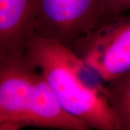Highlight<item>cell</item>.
<instances>
[{"label": "cell", "instance_id": "obj_7", "mask_svg": "<svg viewBox=\"0 0 130 130\" xmlns=\"http://www.w3.org/2000/svg\"><path fill=\"white\" fill-rule=\"evenodd\" d=\"M129 12L130 0H98L97 23L95 27Z\"/></svg>", "mask_w": 130, "mask_h": 130}, {"label": "cell", "instance_id": "obj_1", "mask_svg": "<svg viewBox=\"0 0 130 130\" xmlns=\"http://www.w3.org/2000/svg\"><path fill=\"white\" fill-rule=\"evenodd\" d=\"M23 56L45 77L70 115L90 129L121 130L106 83L70 47L32 34Z\"/></svg>", "mask_w": 130, "mask_h": 130}, {"label": "cell", "instance_id": "obj_6", "mask_svg": "<svg viewBox=\"0 0 130 130\" xmlns=\"http://www.w3.org/2000/svg\"><path fill=\"white\" fill-rule=\"evenodd\" d=\"M106 89L121 130H130V71L106 83Z\"/></svg>", "mask_w": 130, "mask_h": 130}, {"label": "cell", "instance_id": "obj_4", "mask_svg": "<svg viewBox=\"0 0 130 130\" xmlns=\"http://www.w3.org/2000/svg\"><path fill=\"white\" fill-rule=\"evenodd\" d=\"M98 0H32V34L71 47L97 23Z\"/></svg>", "mask_w": 130, "mask_h": 130}, {"label": "cell", "instance_id": "obj_5", "mask_svg": "<svg viewBox=\"0 0 130 130\" xmlns=\"http://www.w3.org/2000/svg\"><path fill=\"white\" fill-rule=\"evenodd\" d=\"M32 0H0V59L23 57L32 35Z\"/></svg>", "mask_w": 130, "mask_h": 130}, {"label": "cell", "instance_id": "obj_3", "mask_svg": "<svg viewBox=\"0 0 130 130\" xmlns=\"http://www.w3.org/2000/svg\"><path fill=\"white\" fill-rule=\"evenodd\" d=\"M70 48L105 83L130 71V12L97 25Z\"/></svg>", "mask_w": 130, "mask_h": 130}, {"label": "cell", "instance_id": "obj_2", "mask_svg": "<svg viewBox=\"0 0 130 130\" xmlns=\"http://www.w3.org/2000/svg\"><path fill=\"white\" fill-rule=\"evenodd\" d=\"M28 126L90 129L65 111L45 77L24 56L0 59V130Z\"/></svg>", "mask_w": 130, "mask_h": 130}]
</instances>
